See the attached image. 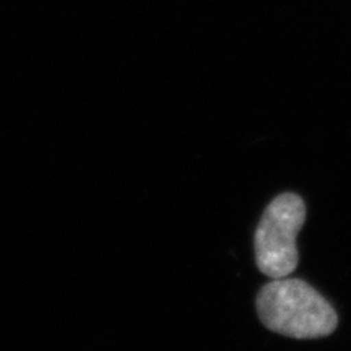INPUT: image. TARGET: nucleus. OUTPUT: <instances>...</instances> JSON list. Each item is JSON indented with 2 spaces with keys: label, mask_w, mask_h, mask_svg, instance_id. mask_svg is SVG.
I'll list each match as a JSON object with an SVG mask.
<instances>
[{
  "label": "nucleus",
  "mask_w": 351,
  "mask_h": 351,
  "mask_svg": "<svg viewBox=\"0 0 351 351\" xmlns=\"http://www.w3.org/2000/svg\"><path fill=\"white\" fill-rule=\"evenodd\" d=\"M306 221V205L300 195L280 194L258 221L254 249L257 269L270 278H285L300 262L296 238Z\"/></svg>",
  "instance_id": "obj_2"
},
{
  "label": "nucleus",
  "mask_w": 351,
  "mask_h": 351,
  "mask_svg": "<svg viewBox=\"0 0 351 351\" xmlns=\"http://www.w3.org/2000/svg\"><path fill=\"white\" fill-rule=\"evenodd\" d=\"M258 319L269 330L291 339H320L337 328L335 307L309 283L274 278L257 296Z\"/></svg>",
  "instance_id": "obj_1"
}]
</instances>
